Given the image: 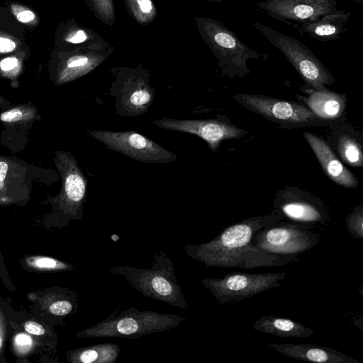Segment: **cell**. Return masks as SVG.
<instances>
[{
  "instance_id": "32",
  "label": "cell",
  "mask_w": 363,
  "mask_h": 363,
  "mask_svg": "<svg viewBox=\"0 0 363 363\" xmlns=\"http://www.w3.org/2000/svg\"><path fill=\"white\" fill-rule=\"evenodd\" d=\"M140 10L143 13H150L152 9L151 0H137Z\"/></svg>"
},
{
  "instance_id": "7",
  "label": "cell",
  "mask_w": 363,
  "mask_h": 363,
  "mask_svg": "<svg viewBox=\"0 0 363 363\" xmlns=\"http://www.w3.org/2000/svg\"><path fill=\"white\" fill-rule=\"evenodd\" d=\"M89 135L107 149L121 153L139 162L170 163L177 156L143 135L134 131L114 132L91 130Z\"/></svg>"
},
{
  "instance_id": "22",
  "label": "cell",
  "mask_w": 363,
  "mask_h": 363,
  "mask_svg": "<svg viewBox=\"0 0 363 363\" xmlns=\"http://www.w3.org/2000/svg\"><path fill=\"white\" fill-rule=\"evenodd\" d=\"M37 115V109L30 105H19L0 114V121L7 125L25 124L33 122Z\"/></svg>"
},
{
  "instance_id": "14",
  "label": "cell",
  "mask_w": 363,
  "mask_h": 363,
  "mask_svg": "<svg viewBox=\"0 0 363 363\" xmlns=\"http://www.w3.org/2000/svg\"><path fill=\"white\" fill-rule=\"evenodd\" d=\"M303 135L330 179L345 187L355 188L357 186L355 177L338 160L323 139L309 132H305Z\"/></svg>"
},
{
  "instance_id": "16",
  "label": "cell",
  "mask_w": 363,
  "mask_h": 363,
  "mask_svg": "<svg viewBox=\"0 0 363 363\" xmlns=\"http://www.w3.org/2000/svg\"><path fill=\"white\" fill-rule=\"evenodd\" d=\"M350 16V11H340L336 13L325 15L313 22L294 24L291 26L301 35H307L323 43L337 40L345 31L344 26Z\"/></svg>"
},
{
  "instance_id": "23",
  "label": "cell",
  "mask_w": 363,
  "mask_h": 363,
  "mask_svg": "<svg viewBox=\"0 0 363 363\" xmlns=\"http://www.w3.org/2000/svg\"><path fill=\"white\" fill-rule=\"evenodd\" d=\"M349 233L355 238H363V209L362 205L350 214L346 220Z\"/></svg>"
},
{
  "instance_id": "17",
  "label": "cell",
  "mask_w": 363,
  "mask_h": 363,
  "mask_svg": "<svg viewBox=\"0 0 363 363\" xmlns=\"http://www.w3.org/2000/svg\"><path fill=\"white\" fill-rule=\"evenodd\" d=\"M155 99V91L145 83L125 86L117 94V108L123 116L144 113Z\"/></svg>"
},
{
  "instance_id": "20",
  "label": "cell",
  "mask_w": 363,
  "mask_h": 363,
  "mask_svg": "<svg viewBox=\"0 0 363 363\" xmlns=\"http://www.w3.org/2000/svg\"><path fill=\"white\" fill-rule=\"evenodd\" d=\"M120 352L115 343H101L81 347L72 352V361L77 363H114Z\"/></svg>"
},
{
  "instance_id": "12",
  "label": "cell",
  "mask_w": 363,
  "mask_h": 363,
  "mask_svg": "<svg viewBox=\"0 0 363 363\" xmlns=\"http://www.w3.org/2000/svg\"><path fill=\"white\" fill-rule=\"evenodd\" d=\"M55 164L62 179L60 198L68 211L81 218L86 195V178L69 152H57Z\"/></svg>"
},
{
  "instance_id": "21",
  "label": "cell",
  "mask_w": 363,
  "mask_h": 363,
  "mask_svg": "<svg viewBox=\"0 0 363 363\" xmlns=\"http://www.w3.org/2000/svg\"><path fill=\"white\" fill-rule=\"evenodd\" d=\"M337 150L342 158L352 167H362L363 155L362 147L353 138L342 136L337 143Z\"/></svg>"
},
{
  "instance_id": "33",
  "label": "cell",
  "mask_w": 363,
  "mask_h": 363,
  "mask_svg": "<svg viewBox=\"0 0 363 363\" xmlns=\"http://www.w3.org/2000/svg\"><path fill=\"white\" fill-rule=\"evenodd\" d=\"M5 101V99L0 94V106Z\"/></svg>"
},
{
  "instance_id": "5",
  "label": "cell",
  "mask_w": 363,
  "mask_h": 363,
  "mask_svg": "<svg viewBox=\"0 0 363 363\" xmlns=\"http://www.w3.org/2000/svg\"><path fill=\"white\" fill-rule=\"evenodd\" d=\"M286 275L285 272L255 274L232 272L222 278L202 279L201 282L219 304H224L239 302L279 287L280 281L285 279Z\"/></svg>"
},
{
  "instance_id": "2",
  "label": "cell",
  "mask_w": 363,
  "mask_h": 363,
  "mask_svg": "<svg viewBox=\"0 0 363 363\" xmlns=\"http://www.w3.org/2000/svg\"><path fill=\"white\" fill-rule=\"evenodd\" d=\"M152 257L150 268L117 266L111 267L109 272L123 277L132 288L145 296L187 309V301L178 284L172 260L163 251Z\"/></svg>"
},
{
  "instance_id": "30",
  "label": "cell",
  "mask_w": 363,
  "mask_h": 363,
  "mask_svg": "<svg viewBox=\"0 0 363 363\" xmlns=\"http://www.w3.org/2000/svg\"><path fill=\"white\" fill-rule=\"evenodd\" d=\"M16 345L21 349H27L30 346L31 338L26 334H19L15 338Z\"/></svg>"
},
{
  "instance_id": "26",
  "label": "cell",
  "mask_w": 363,
  "mask_h": 363,
  "mask_svg": "<svg viewBox=\"0 0 363 363\" xmlns=\"http://www.w3.org/2000/svg\"><path fill=\"white\" fill-rule=\"evenodd\" d=\"M74 306L75 305L70 300L63 299L52 303L49 310L54 315L62 316L70 313Z\"/></svg>"
},
{
  "instance_id": "34",
  "label": "cell",
  "mask_w": 363,
  "mask_h": 363,
  "mask_svg": "<svg viewBox=\"0 0 363 363\" xmlns=\"http://www.w3.org/2000/svg\"><path fill=\"white\" fill-rule=\"evenodd\" d=\"M1 344H2V339H1V337H0V347H1Z\"/></svg>"
},
{
  "instance_id": "28",
  "label": "cell",
  "mask_w": 363,
  "mask_h": 363,
  "mask_svg": "<svg viewBox=\"0 0 363 363\" xmlns=\"http://www.w3.org/2000/svg\"><path fill=\"white\" fill-rule=\"evenodd\" d=\"M24 328L28 333L35 335H42L45 333V328L41 325L33 321L26 322Z\"/></svg>"
},
{
  "instance_id": "18",
  "label": "cell",
  "mask_w": 363,
  "mask_h": 363,
  "mask_svg": "<svg viewBox=\"0 0 363 363\" xmlns=\"http://www.w3.org/2000/svg\"><path fill=\"white\" fill-rule=\"evenodd\" d=\"M253 328L255 330L281 337H308L314 330L289 318L274 315H263L257 320Z\"/></svg>"
},
{
  "instance_id": "6",
  "label": "cell",
  "mask_w": 363,
  "mask_h": 363,
  "mask_svg": "<svg viewBox=\"0 0 363 363\" xmlns=\"http://www.w3.org/2000/svg\"><path fill=\"white\" fill-rule=\"evenodd\" d=\"M311 228L279 223L257 231L251 245L271 255L298 257L312 250L320 241L319 234Z\"/></svg>"
},
{
  "instance_id": "19",
  "label": "cell",
  "mask_w": 363,
  "mask_h": 363,
  "mask_svg": "<svg viewBox=\"0 0 363 363\" xmlns=\"http://www.w3.org/2000/svg\"><path fill=\"white\" fill-rule=\"evenodd\" d=\"M308 107L320 119L335 120L339 118L345 108L342 96L328 91L315 90L306 100Z\"/></svg>"
},
{
  "instance_id": "10",
  "label": "cell",
  "mask_w": 363,
  "mask_h": 363,
  "mask_svg": "<svg viewBox=\"0 0 363 363\" xmlns=\"http://www.w3.org/2000/svg\"><path fill=\"white\" fill-rule=\"evenodd\" d=\"M235 98L250 111L275 123L300 125L320 120L308 107L298 103L252 94H239Z\"/></svg>"
},
{
  "instance_id": "29",
  "label": "cell",
  "mask_w": 363,
  "mask_h": 363,
  "mask_svg": "<svg viewBox=\"0 0 363 363\" xmlns=\"http://www.w3.org/2000/svg\"><path fill=\"white\" fill-rule=\"evenodd\" d=\"M35 264L38 267L48 269L55 268L60 266L57 261L49 257H40L35 260Z\"/></svg>"
},
{
  "instance_id": "1",
  "label": "cell",
  "mask_w": 363,
  "mask_h": 363,
  "mask_svg": "<svg viewBox=\"0 0 363 363\" xmlns=\"http://www.w3.org/2000/svg\"><path fill=\"white\" fill-rule=\"evenodd\" d=\"M279 223L276 215L247 218L227 227L208 242L186 245L185 251L208 267L252 269L285 265L298 258L271 255L251 245L257 231Z\"/></svg>"
},
{
  "instance_id": "13",
  "label": "cell",
  "mask_w": 363,
  "mask_h": 363,
  "mask_svg": "<svg viewBox=\"0 0 363 363\" xmlns=\"http://www.w3.org/2000/svg\"><path fill=\"white\" fill-rule=\"evenodd\" d=\"M274 209L280 220L286 218L291 223L311 227L325 224L328 220V214L321 205L302 199L286 196L276 201Z\"/></svg>"
},
{
  "instance_id": "8",
  "label": "cell",
  "mask_w": 363,
  "mask_h": 363,
  "mask_svg": "<svg viewBox=\"0 0 363 363\" xmlns=\"http://www.w3.org/2000/svg\"><path fill=\"white\" fill-rule=\"evenodd\" d=\"M206 28L208 39L220 64L230 74L249 72L246 63L250 59H266L267 54L259 53L248 48L240 40L235 33L220 22L208 21Z\"/></svg>"
},
{
  "instance_id": "4",
  "label": "cell",
  "mask_w": 363,
  "mask_h": 363,
  "mask_svg": "<svg viewBox=\"0 0 363 363\" xmlns=\"http://www.w3.org/2000/svg\"><path fill=\"white\" fill-rule=\"evenodd\" d=\"M252 24L266 40L284 54L303 80L314 89H325V85L334 82L329 70L305 44L259 22H252Z\"/></svg>"
},
{
  "instance_id": "3",
  "label": "cell",
  "mask_w": 363,
  "mask_h": 363,
  "mask_svg": "<svg viewBox=\"0 0 363 363\" xmlns=\"http://www.w3.org/2000/svg\"><path fill=\"white\" fill-rule=\"evenodd\" d=\"M185 317L175 314L139 311L135 306L113 312L103 320L77 333L81 337H123L136 339L177 327Z\"/></svg>"
},
{
  "instance_id": "31",
  "label": "cell",
  "mask_w": 363,
  "mask_h": 363,
  "mask_svg": "<svg viewBox=\"0 0 363 363\" xmlns=\"http://www.w3.org/2000/svg\"><path fill=\"white\" fill-rule=\"evenodd\" d=\"M86 38L87 36L85 34V33L82 30H79L77 32H75L72 35L67 37L66 40L72 43L76 44L85 41Z\"/></svg>"
},
{
  "instance_id": "27",
  "label": "cell",
  "mask_w": 363,
  "mask_h": 363,
  "mask_svg": "<svg viewBox=\"0 0 363 363\" xmlns=\"http://www.w3.org/2000/svg\"><path fill=\"white\" fill-rule=\"evenodd\" d=\"M16 48V42L4 35H0V53L13 52Z\"/></svg>"
},
{
  "instance_id": "25",
  "label": "cell",
  "mask_w": 363,
  "mask_h": 363,
  "mask_svg": "<svg viewBox=\"0 0 363 363\" xmlns=\"http://www.w3.org/2000/svg\"><path fill=\"white\" fill-rule=\"evenodd\" d=\"M11 9L17 20L23 23L35 22L36 16L33 11L20 5H11Z\"/></svg>"
},
{
  "instance_id": "35",
  "label": "cell",
  "mask_w": 363,
  "mask_h": 363,
  "mask_svg": "<svg viewBox=\"0 0 363 363\" xmlns=\"http://www.w3.org/2000/svg\"><path fill=\"white\" fill-rule=\"evenodd\" d=\"M212 1H223V0H212Z\"/></svg>"
},
{
  "instance_id": "9",
  "label": "cell",
  "mask_w": 363,
  "mask_h": 363,
  "mask_svg": "<svg viewBox=\"0 0 363 363\" xmlns=\"http://www.w3.org/2000/svg\"><path fill=\"white\" fill-rule=\"evenodd\" d=\"M337 0H261L259 9L271 18L288 25L310 23L336 13Z\"/></svg>"
},
{
  "instance_id": "11",
  "label": "cell",
  "mask_w": 363,
  "mask_h": 363,
  "mask_svg": "<svg viewBox=\"0 0 363 363\" xmlns=\"http://www.w3.org/2000/svg\"><path fill=\"white\" fill-rule=\"evenodd\" d=\"M156 126L169 130L196 135L216 152L221 141L240 138L246 131L218 120H189L163 118L153 122Z\"/></svg>"
},
{
  "instance_id": "24",
  "label": "cell",
  "mask_w": 363,
  "mask_h": 363,
  "mask_svg": "<svg viewBox=\"0 0 363 363\" xmlns=\"http://www.w3.org/2000/svg\"><path fill=\"white\" fill-rule=\"evenodd\" d=\"M21 62L17 57H9L0 62V69L6 77L16 76L20 70Z\"/></svg>"
},
{
  "instance_id": "15",
  "label": "cell",
  "mask_w": 363,
  "mask_h": 363,
  "mask_svg": "<svg viewBox=\"0 0 363 363\" xmlns=\"http://www.w3.org/2000/svg\"><path fill=\"white\" fill-rule=\"evenodd\" d=\"M269 347L291 358L318 363H359L330 347L311 344H269Z\"/></svg>"
}]
</instances>
